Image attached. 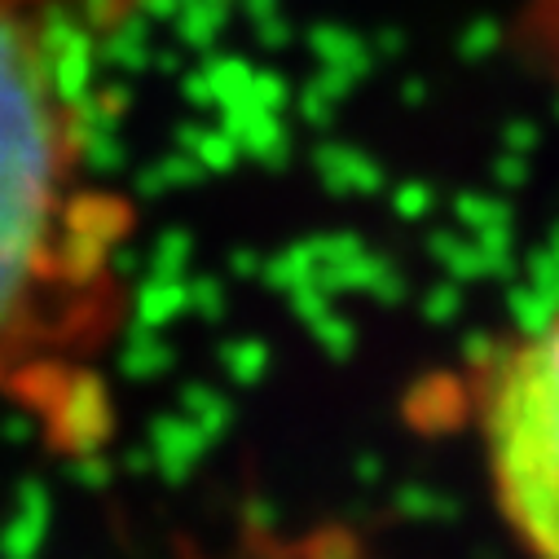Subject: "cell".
<instances>
[{
	"label": "cell",
	"mask_w": 559,
	"mask_h": 559,
	"mask_svg": "<svg viewBox=\"0 0 559 559\" xmlns=\"http://www.w3.org/2000/svg\"><path fill=\"white\" fill-rule=\"evenodd\" d=\"M71 225V132L32 27L0 0V366L32 335Z\"/></svg>",
	"instance_id": "obj_1"
},
{
	"label": "cell",
	"mask_w": 559,
	"mask_h": 559,
	"mask_svg": "<svg viewBox=\"0 0 559 559\" xmlns=\"http://www.w3.org/2000/svg\"><path fill=\"white\" fill-rule=\"evenodd\" d=\"M485 454L502 515L537 559H559V318L489 379Z\"/></svg>",
	"instance_id": "obj_2"
}]
</instances>
